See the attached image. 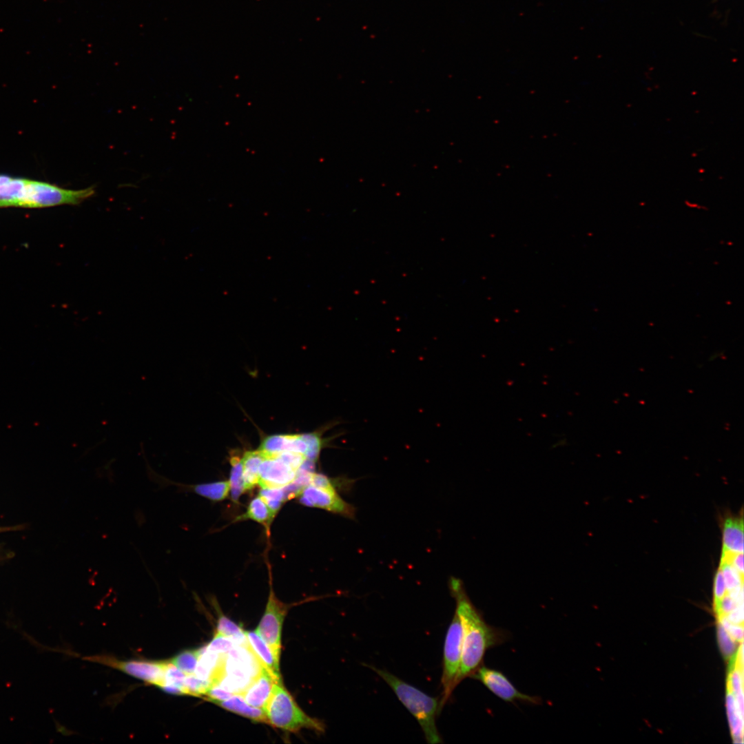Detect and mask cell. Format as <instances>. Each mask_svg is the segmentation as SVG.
Returning a JSON list of instances; mask_svg holds the SVG:
<instances>
[{
	"label": "cell",
	"mask_w": 744,
	"mask_h": 744,
	"mask_svg": "<svg viewBox=\"0 0 744 744\" xmlns=\"http://www.w3.org/2000/svg\"><path fill=\"white\" fill-rule=\"evenodd\" d=\"M448 587L455 599V612L462 627V657L455 682L457 685L482 665L484 657L489 648L506 640L507 633L486 622L482 612L468 596L460 579L451 577Z\"/></svg>",
	"instance_id": "1"
},
{
	"label": "cell",
	"mask_w": 744,
	"mask_h": 744,
	"mask_svg": "<svg viewBox=\"0 0 744 744\" xmlns=\"http://www.w3.org/2000/svg\"><path fill=\"white\" fill-rule=\"evenodd\" d=\"M8 194L10 207L36 209L79 205L95 194V188L69 189L48 182L11 176Z\"/></svg>",
	"instance_id": "2"
},
{
	"label": "cell",
	"mask_w": 744,
	"mask_h": 744,
	"mask_svg": "<svg viewBox=\"0 0 744 744\" xmlns=\"http://www.w3.org/2000/svg\"><path fill=\"white\" fill-rule=\"evenodd\" d=\"M363 665L373 670L391 687L420 725L428 743H442L436 726V716L440 712L437 698L428 696L386 670L366 663Z\"/></svg>",
	"instance_id": "3"
},
{
	"label": "cell",
	"mask_w": 744,
	"mask_h": 744,
	"mask_svg": "<svg viewBox=\"0 0 744 744\" xmlns=\"http://www.w3.org/2000/svg\"><path fill=\"white\" fill-rule=\"evenodd\" d=\"M263 711L268 723L285 731L296 732L302 728L311 729L318 732L324 731V725L307 715L299 707L282 681L274 683Z\"/></svg>",
	"instance_id": "4"
},
{
	"label": "cell",
	"mask_w": 744,
	"mask_h": 744,
	"mask_svg": "<svg viewBox=\"0 0 744 744\" xmlns=\"http://www.w3.org/2000/svg\"><path fill=\"white\" fill-rule=\"evenodd\" d=\"M462 650V627L460 619L455 612L448 627L444 645L443 670L441 679L442 696L440 701V711L446 703L455 688Z\"/></svg>",
	"instance_id": "5"
},
{
	"label": "cell",
	"mask_w": 744,
	"mask_h": 744,
	"mask_svg": "<svg viewBox=\"0 0 744 744\" xmlns=\"http://www.w3.org/2000/svg\"><path fill=\"white\" fill-rule=\"evenodd\" d=\"M327 442L318 433L278 435L265 438L258 449L270 453L284 451L300 453L304 454L307 460L315 463Z\"/></svg>",
	"instance_id": "6"
},
{
	"label": "cell",
	"mask_w": 744,
	"mask_h": 744,
	"mask_svg": "<svg viewBox=\"0 0 744 744\" xmlns=\"http://www.w3.org/2000/svg\"><path fill=\"white\" fill-rule=\"evenodd\" d=\"M288 608L287 604L277 598L271 586L266 608L256 632L278 659L281 652L282 626Z\"/></svg>",
	"instance_id": "7"
},
{
	"label": "cell",
	"mask_w": 744,
	"mask_h": 744,
	"mask_svg": "<svg viewBox=\"0 0 744 744\" xmlns=\"http://www.w3.org/2000/svg\"><path fill=\"white\" fill-rule=\"evenodd\" d=\"M470 677L481 682L489 691L506 702L535 705L541 703L539 696L521 692L502 672L483 664Z\"/></svg>",
	"instance_id": "8"
},
{
	"label": "cell",
	"mask_w": 744,
	"mask_h": 744,
	"mask_svg": "<svg viewBox=\"0 0 744 744\" xmlns=\"http://www.w3.org/2000/svg\"><path fill=\"white\" fill-rule=\"evenodd\" d=\"M297 496L299 502L306 506L322 508L349 519L355 517V508L340 496L336 486L324 488L309 484Z\"/></svg>",
	"instance_id": "9"
},
{
	"label": "cell",
	"mask_w": 744,
	"mask_h": 744,
	"mask_svg": "<svg viewBox=\"0 0 744 744\" xmlns=\"http://www.w3.org/2000/svg\"><path fill=\"white\" fill-rule=\"evenodd\" d=\"M88 659L116 668L158 687L163 683L166 661H119L103 656L92 657Z\"/></svg>",
	"instance_id": "10"
},
{
	"label": "cell",
	"mask_w": 744,
	"mask_h": 744,
	"mask_svg": "<svg viewBox=\"0 0 744 744\" xmlns=\"http://www.w3.org/2000/svg\"><path fill=\"white\" fill-rule=\"evenodd\" d=\"M261 451L264 455L259 468L258 484L261 488H282L293 482L298 470L288 462L280 453Z\"/></svg>",
	"instance_id": "11"
},
{
	"label": "cell",
	"mask_w": 744,
	"mask_h": 744,
	"mask_svg": "<svg viewBox=\"0 0 744 744\" xmlns=\"http://www.w3.org/2000/svg\"><path fill=\"white\" fill-rule=\"evenodd\" d=\"M276 682L262 668L260 672L240 694L248 704L263 710L271 696L273 685Z\"/></svg>",
	"instance_id": "12"
},
{
	"label": "cell",
	"mask_w": 744,
	"mask_h": 744,
	"mask_svg": "<svg viewBox=\"0 0 744 744\" xmlns=\"http://www.w3.org/2000/svg\"><path fill=\"white\" fill-rule=\"evenodd\" d=\"M248 643L259 663L277 681H281L279 668L280 659H277L273 652L256 632H246Z\"/></svg>",
	"instance_id": "13"
},
{
	"label": "cell",
	"mask_w": 744,
	"mask_h": 744,
	"mask_svg": "<svg viewBox=\"0 0 744 744\" xmlns=\"http://www.w3.org/2000/svg\"><path fill=\"white\" fill-rule=\"evenodd\" d=\"M723 552L743 553V518L727 516L722 526Z\"/></svg>",
	"instance_id": "14"
},
{
	"label": "cell",
	"mask_w": 744,
	"mask_h": 744,
	"mask_svg": "<svg viewBox=\"0 0 744 744\" xmlns=\"http://www.w3.org/2000/svg\"><path fill=\"white\" fill-rule=\"evenodd\" d=\"M215 704L254 721L267 723L263 710L248 704L240 694H234L229 699Z\"/></svg>",
	"instance_id": "15"
},
{
	"label": "cell",
	"mask_w": 744,
	"mask_h": 744,
	"mask_svg": "<svg viewBox=\"0 0 744 744\" xmlns=\"http://www.w3.org/2000/svg\"><path fill=\"white\" fill-rule=\"evenodd\" d=\"M263 459V453L260 449L247 451L241 457L245 491L258 484L259 468Z\"/></svg>",
	"instance_id": "16"
},
{
	"label": "cell",
	"mask_w": 744,
	"mask_h": 744,
	"mask_svg": "<svg viewBox=\"0 0 744 744\" xmlns=\"http://www.w3.org/2000/svg\"><path fill=\"white\" fill-rule=\"evenodd\" d=\"M275 516L276 513L258 495L250 502L246 512L239 516L236 520L251 519L262 524L266 527L267 530H269Z\"/></svg>",
	"instance_id": "17"
},
{
	"label": "cell",
	"mask_w": 744,
	"mask_h": 744,
	"mask_svg": "<svg viewBox=\"0 0 744 744\" xmlns=\"http://www.w3.org/2000/svg\"><path fill=\"white\" fill-rule=\"evenodd\" d=\"M726 707L731 732L735 742L742 743L743 736V713L740 710L734 694L727 690Z\"/></svg>",
	"instance_id": "18"
},
{
	"label": "cell",
	"mask_w": 744,
	"mask_h": 744,
	"mask_svg": "<svg viewBox=\"0 0 744 744\" xmlns=\"http://www.w3.org/2000/svg\"><path fill=\"white\" fill-rule=\"evenodd\" d=\"M215 634L231 639L236 645H245L247 643L246 632L221 613H219Z\"/></svg>",
	"instance_id": "19"
},
{
	"label": "cell",
	"mask_w": 744,
	"mask_h": 744,
	"mask_svg": "<svg viewBox=\"0 0 744 744\" xmlns=\"http://www.w3.org/2000/svg\"><path fill=\"white\" fill-rule=\"evenodd\" d=\"M230 462L231 469L229 481L231 496L234 502H238L240 495L245 491L241 458L238 456L231 457Z\"/></svg>",
	"instance_id": "20"
},
{
	"label": "cell",
	"mask_w": 744,
	"mask_h": 744,
	"mask_svg": "<svg viewBox=\"0 0 744 744\" xmlns=\"http://www.w3.org/2000/svg\"><path fill=\"white\" fill-rule=\"evenodd\" d=\"M200 653L199 649L180 652L169 661L186 675L194 674Z\"/></svg>",
	"instance_id": "21"
},
{
	"label": "cell",
	"mask_w": 744,
	"mask_h": 744,
	"mask_svg": "<svg viewBox=\"0 0 744 744\" xmlns=\"http://www.w3.org/2000/svg\"><path fill=\"white\" fill-rule=\"evenodd\" d=\"M727 690L734 694L740 710L743 713V669L738 668L735 664L728 676Z\"/></svg>",
	"instance_id": "22"
},
{
	"label": "cell",
	"mask_w": 744,
	"mask_h": 744,
	"mask_svg": "<svg viewBox=\"0 0 744 744\" xmlns=\"http://www.w3.org/2000/svg\"><path fill=\"white\" fill-rule=\"evenodd\" d=\"M259 496L274 513H277L282 504L287 499L282 488H262Z\"/></svg>",
	"instance_id": "23"
},
{
	"label": "cell",
	"mask_w": 744,
	"mask_h": 744,
	"mask_svg": "<svg viewBox=\"0 0 744 744\" xmlns=\"http://www.w3.org/2000/svg\"><path fill=\"white\" fill-rule=\"evenodd\" d=\"M719 568L722 572L727 592L743 586V575H741L731 564L725 561L721 560Z\"/></svg>",
	"instance_id": "24"
},
{
	"label": "cell",
	"mask_w": 744,
	"mask_h": 744,
	"mask_svg": "<svg viewBox=\"0 0 744 744\" xmlns=\"http://www.w3.org/2000/svg\"><path fill=\"white\" fill-rule=\"evenodd\" d=\"M211 686L212 683L210 681L200 679L194 674L186 675L184 680L186 695L204 696Z\"/></svg>",
	"instance_id": "25"
},
{
	"label": "cell",
	"mask_w": 744,
	"mask_h": 744,
	"mask_svg": "<svg viewBox=\"0 0 744 744\" xmlns=\"http://www.w3.org/2000/svg\"><path fill=\"white\" fill-rule=\"evenodd\" d=\"M717 635L719 643L723 655L727 658L732 657L736 651L737 642L719 623Z\"/></svg>",
	"instance_id": "26"
},
{
	"label": "cell",
	"mask_w": 744,
	"mask_h": 744,
	"mask_svg": "<svg viewBox=\"0 0 744 744\" xmlns=\"http://www.w3.org/2000/svg\"><path fill=\"white\" fill-rule=\"evenodd\" d=\"M185 676L186 674L180 669H178L176 666L172 664L170 661H166L164 671L163 683L162 684L165 683L176 685L182 688L185 692L184 680Z\"/></svg>",
	"instance_id": "27"
},
{
	"label": "cell",
	"mask_w": 744,
	"mask_h": 744,
	"mask_svg": "<svg viewBox=\"0 0 744 744\" xmlns=\"http://www.w3.org/2000/svg\"><path fill=\"white\" fill-rule=\"evenodd\" d=\"M236 645L234 642L227 637L214 634L211 641L206 645L207 650L220 654H227Z\"/></svg>",
	"instance_id": "28"
},
{
	"label": "cell",
	"mask_w": 744,
	"mask_h": 744,
	"mask_svg": "<svg viewBox=\"0 0 744 744\" xmlns=\"http://www.w3.org/2000/svg\"><path fill=\"white\" fill-rule=\"evenodd\" d=\"M738 604L740 603L734 600L727 592L721 599L714 602V607L718 616L727 615Z\"/></svg>",
	"instance_id": "29"
},
{
	"label": "cell",
	"mask_w": 744,
	"mask_h": 744,
	"mask_svg": "<svg viewBox=\"0 0 744 744\" xmlns=\"http://www.w3.org/2000/svg\"><path fill=\"white\" fill-rule=\"evenodd\" d=\"M233 693L223 689L218 685H213L204 695L206 699L216 703L225 701L231 696Z\"/></svg>",
	"instance_id": "30"
},
{
	"label": "cell",
	"mask_w": 744,
	"mask_h": 744,
	"mask_svg": "<svg viewBox=\"0 0 744 744\" xmlns=\"http://www.w3.org/2000/svg\"><path fill=\"white\" fill-rule=\"evenodd\" d=\"M727 589L721 569L719 568L714 582V602L721 599L727 594Z\"/></svg>",
	"instance_id": "31"
},
{
	"label": "cell",
	"mask_w": 744,
	"mask_h": 744,
	"mask_svg": "<svg viewBox=\"0 0 744 744\" xmlns=\"http://www.w3.org/2000/svg\"><path fill=\"white\" fill-rule=\"evenodd\" d=\"M725 616L731 623L742 625L743 622V603L737 605Z\"/></svg>",
	"instance_id": "32"
},
{
	"label": "cell",
	"mask_w": 744,
	"mask_h": 744,
	"mask_svg": "<svg viewBox=\"0 0 744 744\" xmlns=\"http://www.w3.org/2000/svg\"><path fill=\"white\" fill-rule=\"evenodd\" d=\"M165 692L175 695H185L184 690L178 686L163 683L158 687Z\"/></svg>",
	"instance_id": "33"
},
{
	"label": "cell",
	"mask_w": 744,
	"mask_h": 744,
	"mask_svg": "<svg viewBox=\"0 0 744 744\" xmlns=\"http://www.w3.org/2000/svg\"><path fill=\"white\" fill-rule=\"evenodd\" d=\"M7 529H8L7 528H0V532H1V531H5V530H6Z\"/></svg>",
	"instance_id": "34"
}]
</instances>
